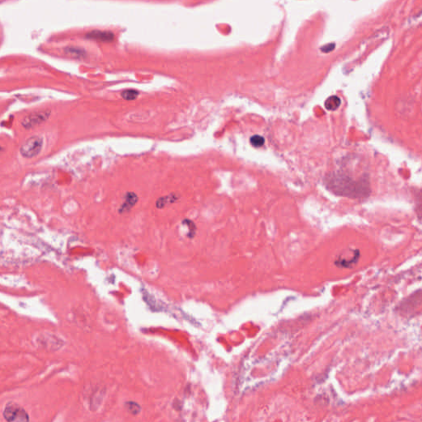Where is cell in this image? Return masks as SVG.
Wrapping results in <instances>:
<instances>
[{
	"label": "cell",
	"mask_w": 422,
	"mask_h": 422,
	"mask_svg": "<svg viewBox=\"0 0 422 422\" xmlns=\"http://www.w3.org/2000/svg\"><path fill=\"white\" fill-rule=\"evenodd\" d=\"M85 38L98 42L110 43L115 40V34L111 31L93 30L87 33Z\"/></svg>",
	"instance_id": "5"
},
{
	"label": "cell",
	"mask_w": 422,
	"mask_h": 422,
	"mask_svg": "<svg viewBox=\"0 0 422 422\" xmlns=\"http://www.w3.org/2000/svg\"><path fill=\"white\" fill-rule=\"evenodd\" d=\"M125 407L128 412L134 416L139 414L141 412V407L140 405L135 402H127L125 403Z\"/></svg>",
	"instance_id": "8"
},
{
	"label": "cell",
	"mask_w": 422,
	"mask_h": 422,
	"mask_svg": "<svg viewBox=\"0 0 422 422\" xmlns=\"http://www.w3.org/2000/svg\"><path fill=\"white\" fill-rule=\"evenodd\" d=\"M329 188L334 191L337 194H343V195H348L350 197H359L362 196L363 194H366L362 191V184L360 183H355V181L350 180V178L335 176L334 178L329 179Z\"/></svg>",
	"instance_id": "1"
},
{
	"label": "cell",
	"mask_w": 422,
	"mask_h": 422,
	"mask_svg": "<svg viewBox=\"0 0 422 422\" xmlns=\"http://www.w3.org/2000/svg\"><path fill=\"white\" fill-rule=\"evenodd\" d=\"M125 201L126 202L123 205V210L128 209V207L130 208L132 205H135V203H136V195H134V194H130V195H128L127 199H126Z\"/></svg>",
	"instance_id": "11"
},
{
	"label": "cell",
	"mask_w": 422,
	"mask_h": 422,
	"mask_svg": "<svg viewBox=\"0 0 422 422\" xmlns=\"http://www.w3.org/2000/svg\"><path fill=\"white\" fill-rule=\"evenodd\" d=\"M250 143L253 147L260 148L265 144V139L259 135H253L250 139Z\"/></svg>",
	"instance_id": "9"
},
{
	"label": "cell",
	"mask_w": 422,
	"mask_h": 422,
	"mask_svg": "<svg viewBox=\"0 0 422 422\" xmlns=\"http://www.w3.org/2000/svg\"><path fill=\"white\" fill-rule=\"evenodd\" d=\"M65 54L71 55L75 58H83L85 57L87 55V52L84 49L81 47H77V46H69L65 49Z\"/></svg>",
	"instance_id": "6"
},
{
	"label": "cell",
	"mask_w": 422,
	"mask_h": 422,
	"mask_svg": "<svg viewBox=\"0 0 422 422\" xmlns=\"http://www.w3.org/2000/svg\"><path fill=\"white\" fill-rule=\"evenodd\" d=\"M3 417L6 421L13 422H29L28 412L23 407L14 402H9L3 411Z\"/></svg>",
	"instance_id": "3"
},
{
	"label": "cell",
	"mask_w": 422,
	"mask_h": 422,
	"mask_svg": "<svg viewBox=\"0 0 422 422\" xmlns=\"http://www.w3.org/2000/svg\"><path fill=\"white\" fill-rule=\"evenodd\" d=\"M138 95H139V92L134 90V89L123 91L122 93H121V97L125 100L127 101L135 100V98H137Z\"/></svg>",
	"instance_id": "10"
},
{
	"label": "cell",
	"mask_w": 422,
	"mask_h": 422,
	"mask_svg": "<svg viewBox=\"0 0 422 422\" xmlns=\"http://www.w3.org/2000/svg\"><path fill=\"white\" fill-rule=\"evenodd\" d=\"M341 104H342V101H341L340 98H338L337 96L333 95L326 100L325 108L328 111H336L339 108Z\"/></svg>",
	"instance_id": "7"
},
{
	"label": "cell",
	"mask_w": 422,
	"mask_h": 422,
	"mask_svg": "<svg viewBox=\"0 0 422 422\" xmlns=\"http://www.w3.org/2000/svg\"><path fill=\"white\" fill-rule=\"evenodd\" d=\"M50 111H40V112H36V113H32L30 115H27L24 117L22 125L23 127L30 130L32 128L38 126L41 123L45 122V120H47L50 116Z\"/></svg>",
	"instance_id": "4"
},
{
	"label": "cell",
	"mask_w": 422,
	"mask_h": 422,
	"mask_svg": "<svg viewBox=\"0 0 422 422\" xmlns=\"http://www.w3.org/2000/svg\"><path fill=\"white\" fill-rule=\"evenodd\" d=\"M3 151V149L2 147H0V154L2 153V152Z\"/></svg>",
	"instance_id": "12"
},
{
	"label": "cell",
	"mask_w": 422,
	"mask_h": 422,
	"mask_svg": "<svg viewBox=\"0 0 422 422\" xmlns=\"http://www.w3.org/2000/svg\"><path fill=\"white\" fill-rule=\"evenodd\" d=\"M42 147V137L39 135H33L32 137L28 138V140L21 145V154L27 158H32L40 153Z\"/></svg>",
	"instance_id": "2"
}]
</instances>
